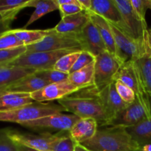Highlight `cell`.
Segmentation results:
<instances>
[{"mask_svg": "<svg viewBox=\"0 0 151 151\" xmlns=\"http://www.w3.org/2000/svg\"><path fill=\"white\" fill-rule=\"evenodd\" d=\"M66 111L71 112L80 118H92L97 120L99 127L107 126L109 118L96 87L83 88L58 100Z\"/></svg>", "mask_w": 151, "mask_h": 151, "instance_id": "cell-1", "label": "cell"}, {"mask_svg": "<svg viewBox=\"0 0 151 151\" xmlns=\"http://www.w3.org/2000/svg\"><path fill=\"white\" fill-rule=\"evenodd\" d=\"M81 145L90 151H132L140 149L126 128L116 126L99 127L94 137Z\"/></svg>", "mask_w": 151, "mask_h": 151, "instance_id": "cell-2", "label": "cell"}, {"mask_svg": "<svg viewBox=\"0 0 151 151\" xmlns=\"http://www.w3.org/2000/svg\"><path fill=\"white\" fill-rule=\"evenodd\" d=\"M63 111H66V110L60 105L34 102L33 103L15 110L0 112V122H15L21 125L29 121L35 120Z\"/></svg>", "mask_w": 151, "mask_h": 151, "instance_id": "cell-3", "label": "cell"}, {"mask_svg": "<svg viewBox=\"0 0 151 151\" xmlns=\"http://www.w3.org/2000/svg\"><path fill=\"white\" fill-rule=\"evenodd\" d=\"M76 49L83 51V45L80 38L79 33L58 32L52 29H49L47 36L37 44L27 47V52H50L57 50Z\"/></svg>", "mask_w": 151, "mask_h": 151, "instance_id": "cell-4", "label": "cell"}, {"mask_svg": "<svg viewBox=\"0 0 151 151\" xmlns=\"http://www.w3.org/2000/svg\"><path fill=\"white\" fill-rule=\"evenodd\" d=\"M78 51L81 50L76 49H69V50L50 52H26L16 60L7 65L29 68L37 71L47 70V69H53L55 63L60 58L69 53Z\"/></svg>", "mask_w": 151, "mask_h": 151, "instance_id": "cell-5", "label": "cell"}, {"mask_svg": "<svg viewBox=\"0 0 151 151\" xmlns=\"http://www.w3.org/2000/svg\"><path fill=\"white\" fill-rule=\"evenodd\" d=\"M81 119L75 114H64L63 113L56 114L44 116L35 120L29 121L22 124V126L29 128L32 131L43 133L50 131H69L75 123Z\"/></svg>", "mask_w": 151, "mask_h": 151, "instance_id": "cell-6", "label": "cell"}, {"mask_svg": "<svg viewBox=\"0 0 151 151\" xmlns=\"http://www.w3.org/2000/svg\"><path fill=\"white\" fill-rule=\"evenodd\" d=\"M122 63L115 56L105 52L95 57L94 86L98 91L114 81V78Z\"/></svg>", "mask_w": 151, "mask_h": 151, "instance_id": "cell-7", "label": "cell"}, {"mask_svg": "<svg viewBox=\"0 0 151 151\" xmlns=\"http://www.w3.org/2000/svg\"><path fill=\"white\" fill-rule=\"evenodd\" d=\"M114 81H120L131 88L135 93L137 100L151 110L150 97L145 89L138 69L133 60L125 62L121 66Z\"/></svg>", "mask_w": 151, "mask_h": 151, "instance_id": "cell-8", "label": "cell"}, {"mask_svg": "<svg viewBox=\"0 0 151 151\" xmlns=\"http://www.w3.org/2000/svg\"><path fill=\"white\" fill-rule=\"evenodd\" d=\"M110 24L116 48V58L124 63L134 60L143 50V38L140 41L134 39L115 25Z\"/></svg>", "mask_w": 151, "mask_h": 151, "instance_id": "cell-9", "label": "cell"}, {"mask_svg": "<svg viewBox=\"0 0 151 151\" xmlns=\"http://www.w3.org/2000/svg\"><path fill=\"white\" fill-rule=\"evenodd\" d=\"M150 117V109H147L136 99L132 104L128 105L125 109L117 113V114L108 124L107 126L130 128L138 125L140 122Z\"/></svg>", "mask_w": 151, "mask_h": 151, "instance_id": "cell-10", "label": "cell"}, {"mask_svg": "<svg viewBox=\"0 0 151 151\" xmlns=\"http://www.w3.org/2000/svg\"><path fill=\"white\" fill-rule=\"evenodd\" d=\"M5 131L9 138L16 144L41 151H50L52 144L60 136V134L50 133H43L37 135L12 129H5Z\"/></svg>", "mask_w": 151, "mask_h": 151, "instance_id": "cell-11", "label": "cell"}, {"mask_svg": "<svg viewBox=\"0 0 151 151\" xmlns=\"http://www.w3.org/2000/svg\"><path fill=\"white\" fill-rule=\"evenodd\" d=\"M122 16L126 32L134 39L140 41L143 38L144 32L147 29V23H144L134 10L131 0H114Z\"/></svg>", "mask_w": 151, "mask_h": 151, "instance_id": "cell-12", "label": "cell"}, {"mask_svg": "<svg viewBox=\"0 0 151 151\" xmlns=\"http://www.w3.org/2000/svg\"><path fill=\"white\" fill-rule=\"evenodd\" d=\"M79 88L71 83L69 81L49 84L41 89L31 94V97L35 102L44 103L53 100H58L74 92L79 91Z\"/></svg>", "mask_w": 151, "mask_h": 151, "instance_id": "cell-13", "label": "cell"}, {"mask_svg": "<svg viewBox=\"0 0 151 151\" xmlns=\"http://www.w3.org/2000/svg\"><path fill=\"white\" fill-rule=\"evenodd\" d=\"M79 36L84 50L92 54L94 57L107 52L101 35L91 19L79 32Z\"/></svg>", "mask_w": 151, "mask_h": 151, "instance_id": "cell-14", "label": "cell"}, {"mask_svg": "<svg viewBox=\"0 0 151 151\" xmlns=\"http://www.w3.org/2000/svg\"><path fill=\"white\" fill-rule=\"evenodd\" d=\"M90 11L103 17L108 22L116 26L127 34L120 11L115 4L114 0H92Z\"/></svg>", "mask_w": 151, "mask_h": 151, "instance_id": "cell-15", "label": "cell"}, {"mask_svg": "<svg viewBox=\"0 0 151 151\" xmlns=\"http://www.w3.org/2000/svg\"><path fill=\"white\" fill-rule=\"evenodd\" d=\"M99 92L103 100L109 123L117 113L125 109L128 104L125 103L118 94L115 86V81L111 83L107 86L99 91Z\"/></svg>", "mask_w": 151, "mask_h": 151, "instance_id": "cell-16", "label": "cell"}, {"mask_svg": "<svg viewBox=\"0 0 151 151\" xmlns=\"http://www.w3.org/2000/svg\"><path fill=\"white\" fill-rule=\"evenodd\" d=\"M99 128L98 122L92 118H82L69 131V135L76 144H83L94 137Z\"/></svg>", "mask_w": 151, "mask_h": 151, "instance_id": "cell-17", "label": "cell"}, {"mask_svg": "<svg viewBox=\"0 0 151 151\" xmlns=\"http://www.w3.org/2000/svg\"><path fill=\"white\" fill-rule=\"evenodd\" d=\"M49 85L47 82L36 75V72L22 78L14 83L4 87L6 92H18L32 94Z\"/></svg>", "mask_w": 151, "mask_h": 151, "instance_id": "cell-18", "label": "cell"}, {"mask_svg": "<svg viewBox=\"0 0 151 151\" xmlns=\"http://www.w3.org/2000/svg\"><path fill=\"white\" fill-rule=\"evenodd\" d=\"M89 21L90 18L88 13L83 11L77 14L63 17L60 22L55 27L54 29L56 32L62 33H79Z\"/></svg>", "mask_w": 151, "mask_h": 151, "instance_id": "cell-19", "label": "cell"}, {"mask_svg": "<svg viewBox=\"0 0 151 151\" xmlns=\"http://www.w3.org/2000/svg\"><path fill=\"white\" fill-rule=\"evenodd\" d=\"M90 19L97 27L102 37L103 42L107 48V51L116 58V48L115 44L114 34L111 28L110 24L101 16L95 14L91 11H87Z\"/></svg>", "mask_w": 151, "mask_h": 151, "instance_id": "cell-20", "label": "cell"}, {"mask_svg": "<svg viewBox=\"0 0 151 151\" xmlns=\"http://www.w3.org/2000/svg\"><path fill=\"white\" fill-rule=\"evenodd\" d=\"M37 70L29 68L3 65L0 66V87L14 83L22 78L35 74Z\"/></svg>", "mask_w": 151, "mask_h": 151, "instance_id": "cell-21", "label": "cell"}, {"mask_svg": "<svg viewBox=\"0 0 151 151\" xmlns=\"http://www.w3.org/2000/svg\"><path fill=\"white\" fill-rule=\"evenodd\" d=\"M34 102L30 94L7 92L0 96V112L15 110Z\"/></svg>", "mask_w": 151, "mask_h": 151, "instance_id": "cell-22", "label": "cell"}, {"mask_svg": "<svg viewBox=\"0 0 151 151\" xmlns=\"http://www.w3.org/2000/svg\"><path fill=\"white\" fill-rule=\"evenodd\" d=\"M94 64L95 60L83 69L70 73L69 75L68 81L80 90L94 86Z\"/></svg>", "mask_w": 151, "mask_h": 151, "instance_id": "cell-23", "label": "cell"}, {"mask_svg": "<svg viewBox=\"0 0 151 151\" xmlns=\"http://www.w3.org/2000/svg\"><path fill=\"white\" fill-rule=\"evenodd\" d=\"M133 61L138 69L145 89L151 98V56L146 52L144 44L141 54Z\"/></svg>", "mask_w": 151, "mask_h": 151, "instance_id": "cell-24", "label": "cell"}, {"mask_svg": "<svg viewBox=\"0 0 151 151\" xmlns=\"http://www.w3.org/2000/svg\"><path fill=\"white\" fill-rule=\"evenodd\" d=\"M126 130L140 148L151 145V117Z\"/></svg>", "mask_w": 151, "mask_h": 151, "instance_id": "cell-25", "label": "cell"}, {"mask_svg": "<svg viewBox=\"0 0 151 151\" xmlns=\"http://www.w3.org/2000/svg\"><path fill=\"white\" fill-rule=\"evenodd\" d=\"M12 30L18 39L23 43L24 45L26 47L40 42L49 33V29H26L24 28V29H16Z\"/></svg>", "mask_w": 151, "mask_h": 151, "instance_id": "cell-26", "label": "cell"}, {"mask_svg": "<svg viewBox=\"0 0 151 151\" xmlns=\"http://www.w3.org/2000/svg\"><path fill=\"white\" fill-rule=\"evenodd\" d=\"M30 0H0V15L3 19H16L21 10L28 7Z\"/></svg>", "mask_w": 151, "mask_h": 151, "instance_id": "cell-27", "label": "cell"}, {"mask_svg": "<svg viewBox=\"0 0 151 151\" xmlns=\"http://www.w3.org/2000/svg\"><path fill=\"white\" fill-rule=\"evenodd\" d=\"M35 10L29 18V21L25 24L24 28L30 25L44 15L59 10V7L56 4L55 0H35Z\"/></svg>", "mask_w": 151, "mask_h": 151, "instance_id": "cell-28", "label": "cell"}, {"mask_svg": "<svg viewBox=\"0 0 151 151\" xmlns=\"http://www.w3.org/2000/svg\"><path fill=\"white\" fill-rule=\"evenodd\" d=\"M81 52L82 51L75 52L69 53V54L63 56L58 60L53 69L60 72L69 74L72 67L75 65V62L79 58Z\"/></svg>", "mask_w": 151, "mask_h": 151, "instance_id": "cell-29", "label": "cell"}, {"mask_svg": "<svg viewBox=\"0 0 151 151\" xmlns=\"http://www.w3.org/2000/svg\"><path fill=\"white\" fill-rule=\"evenodd\" d=\"M36 75L44 80L49 84H52L68 81L69 74L63 73V72H60L55 69H47V70L37 71Z\"/></svg>", "mask_w": 151, "mask_h": 151, "instance_id": "cell-30", "label": "cell"}, {"mask_svg": "<svg viewBox=\"0 0 151 151\" xmlns=\"http://www.w3.org/2000/svg\"><path fill=\"white\" fill-rule=\"evenodd\" d=\"M26 52V46L10 50H0V65L8 64Z\"/></svg>", "mask_w": 151, "mask_h": 151, "instance_id": "cell-31", "label": "cell"}, {"mask_svg": "<svg viewBox=\"0 0 151 151\" xmlns=\"http://www.w3.org/2000/svg\"><path fill=\"white\" fill-rule=\"evenodd\" d=\"M76 143L70 135L60 136L56 141L52 144L50 151H75Z\"/></svg>", "mask_w": 151, "mask_h": 151, "instance_id": "cell-32", "label": "cell"}, {"mask_svg": "<svg viewBox=\"0 0 151 151\" xmlns=\"http://www.w3.org/2000/svg\"><path fill=\"white\" fill-rule=\"evenodd\" d=\"M24 46L13 33L12 29L0 37V50H10Z\"/></svg>", "mask_w": 151, "mask_h": 151, "instance_id": "cell-33", "label": "cell"}, {"mask_svg": "<svg viewBox=\"0 0 151 151\" xmlns=\"http://www.w3.org/2000/svg\"><path fill=\"white\" fill-rule=\"evenodd\" d=\"M114 81L116 91H117L119 97L127 104H132L135 101L136 99H137L134 91L131 88H129L128 86H126L123 83L121 82L120 81Z\"/></svg>", "mask_w": 151, "mask_h": 151, "instance_id": "cell-34", "label": "cell"}, {"mask_svg": "<svg viewBox=\"0 0 151 151\" xmlns=\"http://www.w3.org/2000/svg\"><path fill=\"white\" fill-rule=\"evenodd\" d=\"M134 10L140 20L147 23L145 20V13L147 9H151V0H131Z\"/></svg>", "mask_w": 151, "mask_h": 151, "instance_id": "cell-35", "label": "cell"}, {"mask_svg": "<svg viewBox=\"0 0 151 151\" xmlns=\"http://www.w3.org/2000/svg\"><path fill=\"white\" fill-rule=\"evenodd\" d=\"M94 60H95V57L92 54H91L88 52L83 50V51L81 52L79 58H78L77 61L75 62L72 70L70 71V73H72V72H76V71L79 70V69H83L85 66H88V64L92 63Z\"/></svg>", "mask_w": 151, "mask_h": 151, "instance_id": "cell-36", "label": "cell"}, {"mask_svg": "<svg viewBox=\"0 0 151 151\" xmlns=\"http://www.w3.org/2000/svg\"><path fill=\"white\" fill-rule=\"evenodd\" d=\"M0 151H19L17 145L9 138L5 129L0 130Z\"/></svg>", "mask_w": 151, "mask_h": 151, "instance_id": "cell-37", "label": "cell"}, {"mask_svg": "<svg viewBox=\"0 0 151 151\" xmlns=\"http://www.w3.org/2000/svg\"><path fill=\"white\" fill-rule=\"evenodd\" d=\"M59 10H60L62 18L77 14V13L83 11L78 0H75V2L72 3V4L59 6Z\"/></svg>", "mask_w": 151, "mask_h": 151, "instance_id": "cell-38", "label": "cell"}, {"mask_svg": "<svg viewBox=\"0 0 151 151\" xmlns=\"http://www.w3.org/2000/svg\"><path fill=\"white\" fill-rule=\"evenodd\" d=\"M143 44L147 53L151 56V28L146 29L144 32Z\"/></svg>", "mask_w": 151, "mask_h": 151, "instance_id": "cell-39", "label": "cell"}, {"mask_svg": "<svg viewBox=\"0 0 151 151\" xmlns=\"http://www.w3.org/2000/svg\"><path fill=\"white\" fill-rule=\"evenodd\" d=\"M14 19H3L0 21V37L7 32V31L10 30V24Z\"/></svg>", "mask_w": 151, "mask_h": 151, "instance_id": "cell-40", "label": "cell"}, {"mask_svg": "<svg viewBox=\"0 0 151 151\" xmlns=\"http://www.w3.org/2000/svg\"><path fill=\"white\" fill-rule=\"evenodd\" d=\"M83 11H90L92 5V0H78Z\"/></svg>", "mask_w": 151, "mask_h": 151, "instance_id": "cell-41", "label": "cell"}, {"mask_svg": "<svg viewBox=\"0 0 151 151\" xmlns=\"http://www.w3.org/2000/svg\"><path fill=\"white\" fill-rule=\"evenodd\" d=\"M17 147H18V149H19V151H41L39 150H36V149L30 148V147H26V146L19 145H17Z\"/></svg>", "mask_w": 151, "mask_h": 151, "instance_id": "cell-42", "label": "cell"}, {"mask_svg": "<svg viewBox=\"0 0 151 151\" xmlns=\"http://www.w3.org/2000/svg\"><path fill=\"white\" fill-rule=\"evenodd\" d=\"M75 151H90L87 148H86L84 146H83L81 144H76L75 147Z\"/></svg>", "mask_w": 151, "mask_h": 151, "instance_id": "cell-43", "label": "cell"}, {"mask_svg": "<svg viewBox=\"0 0 151 151\" xmlns=\"http://www.w3.org/2000/svg\"><path fill=\"white\" fill-rule=\"evenodd\" d=\"M6 93H7V92L4 91V87H0V96H1V95H3V94H6Z\"/></svg>", "mask_w": 151, "mask_h": 151, "instance_id": "cell-44", "label": "cell"}, {"mask_svg": "<svg viewBox=\"0 0 151 151\" xmlns=\"http://www.w3.org/2000/svg\"><path fill=\"white\" fill-rule=\"evenodd\" d=\"M2 19H3V17H2V16H1V15H0V21L2 20Z\"/></svg>", "mask_w": 151, "mask_h": 151, "instance_id": "cell-45", "label": "cell"}, {"mask_svg": "<svg viewBox=\"0 0 151 151\" xmlns=\"http://www.w3.org/2000/svg\"><path fill=\"white\" fill-rule=\"evenodd\" d=\"M132 151H142L141 150V149H139V150H132Z\"/></svg>", "mask_w": 151, "mask_h": 151, "instance_id": "cell-46", "label": "cell"}, {"mask_svg": "<svg viewBox=\"0 0 151 151\" xmlns=\"http://www.w3.org/2000/svg\"><path fill=\"white\" fill-rule=\"evenodd\" d=\"M3 66V65H0V66Z\"/></svg>", "mask_w": 151, "mask_h": 151, "instance_id": "cell-47", "label": "cell"}]
</instances>
